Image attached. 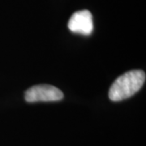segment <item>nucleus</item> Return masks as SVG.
I'll list each match as a JSON object with an SVG mask.
<instances>
[{
	"mask_svg": "<svg viewBox=\"0 0 146 146\" xmlns=\"http://www.w3.org/2000/svg\"><path fill=\"white\" fill-rule=\"evenodd\" d=\"M145 73L142 70H132L115 80L109 90V98L119 102L132 97L144 85Z\"/></svg>",
	"mask_w": 146,
	"mask_h": 146,
	"instance_id": "f257e3e1",
	"label": "nucleus"
},
{
	"mask_svg": "<svg viewBox=\"0 0 146 146\" xmlns=\"http://www.w3.org/2000/svg\"><path fill=\"white\" fill-rule=\"evenodd\" d=\"M68 29L75 33L89 36L94 29L93 16L88 10L76 11L71 16L68 24Z\"/></svg>",
	"mask_w": 146,
	"mask_h": 146,
	"instance_id": "7ed1b4c3",
	"label": "nucleus"
},
{
	"mask_svg": "<svg viewBox=\"0 0 146 146\" xmlns=\"http://www.w3.org/2000/svg\"><path fill=\"white\" fill-rule=\"evenodd\" d=\"M63 98V92L50 84H39L27 89L25 99L28 102H58Z\"/></svg>",
	"mask_w": 146,
	"mask_h": 146,
	"instance_id": "f03ea898",
	"label": "nucleus"
}]
</instances>
